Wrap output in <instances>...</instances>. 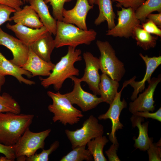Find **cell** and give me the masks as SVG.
<instances>
[{
  "label": "cell",
  "instance_id": "obj_1",
  "mask_svg": "<svg viewBox=\"0 0 161 161\" xmlns=\"http://www.w3.org/2000/svg\"><path fill=\"white\" fill-rule=\"evenodd\" d=\"M81 53L80 49L68 46L66 54L55 65L49 76L41 79L42 86L47 88L52 85L55 90L58 91L66 79L72 76H78L79 70L75 67L74 64L82 60Z\"/></svg>",
  "mask_w": 161,
  "mask_h": 161
},
{
  "label": "cell",
  "instance_id": "obj_2",
  "mask_svg": "<svg viewBox=\"0 0 161 161\" xmlns=\"http://www.w3.org/2000/svg\"><path fill=\"white\" fill-rule=\"evenodd\" d=\"M34 115L7 112L0 113V143L13 146L32 123Z\"/></svg>",
  "mask_w": 161,
  "mask_h": 161
},
{
  "label": "cell",
  "instance_id": "obj_3",
  "mask_svg": "<svg viewBox=\"0 0 161 161\" xmlns=\"http://www.w3.org/2000/svg\"><path fill=\"white\" fill-rule=\"evenodd\" d=\"M97 35L94 29L84 30L74 24L57 21V30L54 39L55 48L64 46L74 48L84 44L89 45L94 41Z\"/></svg>",
  "mask_w": 161,
  "mask_h": 161
},
{
  "label": "cell",
  "instance_id": "obj_4",
  "mask_svg": "<svg viewBox=\"0 0 161 161\" xmlns=\"http://www.w3.org/2000/svg\"><path fill=\"white\" fill-rule=\"evenodd\" d=\"M47 94L53 101L52 103L49 105L48 109L53 114L54 122L59 121L65 126L68 124L73 125L78 123L83 117L81 111L72 106L65 94L51 91H48Z\"/></svg>",
  "mask_w": 161,
  "mask_h": 161
},
{
  "label": "cell",
  "instance_id": "obj_5",
  "mask_svg": "<svg viewBox=\"0 0 161 161\" xmlns=\"http://www.w3.org/2000/svg\"><path fill=\"white\" fill-rule=\"evenodd\" d=\"M96 44L100 53V69L102 73L119 82L125 73L124 64L116 56L115 50L109 42L97 40Z\"/></svg>",
  "mask_w": 161,
  "mask_h": 161
},
{
  "label": "cell",
  "instance_id": "obj_6",
  "mask_svg": "<svg viewBox=\"0 0 161 161\" xmlns=\"http://www.w3.org/2000/svg\"><path fill=\"white\" fill-rule=\"evenodd\" d=\"M51 131L50 129L38 132L31 131L27 128L16 143L13 145L16 158L24 156L28 157L40 149H43L44 141Z\"/></svg>",
  "mask_w": 161,
  "mask_h": 161
},
{
  "label": "cell",
  "instance_id": "obj_7",
  "mask_svg": "<svg viewBox=\"0 0 161 161\" xmlns=\"http://www.w3.org/2000/svg\"><path fill=\"white\" fill-rule=\"evenodd\" d=\"M65 132L73 149L78 146H86L91 140L103 135L104 128L98 123V119L91 115L84 122L81 128L74 131L66 129Z\"/></svg>",
  "mask_w": 161,
  "mask_h": 161
},
{
  "label": "cell",
  "instance_id": "obj_8",
  "mask_svg": "<svg viewBox=\"0 0 161 161\" xmlns=\"http://www.w3.org/2000/svg\"><path fill=\"white\" fill-rule=\"evenodd\" d=\"M117 11L118 22L113 28L108 30L106 35L114 37L126 38L132 36L134 28L140 24V21L136 17L135 10L131 7H120Z\"/></svg>",
  "mask_w": 161,
  "mask_h": 161
},
{
  "label": "cell",
  "instance_id": "obj_9",
  "mask_svg": "<svg viewBox=\"0 0 161 161\" xmlns=\"http://www.w3.org/2000/svg\"><path fill=\"white\" fill-rule=\"evenodd\" d=\"M132 79L125 81L120 91L117 92L114 100L110 104L109 107L104 114L100 115L98 118L100 120L110 119L112 123V130L109 135V139L112 143H118L116 137V132L119 129H122L123 126L120 122V116L122 110L127 107V103L123 98L121 100V94L124 87L129 84Z\"/></svg>",
  "mask_w": 161,
  "mask_h": 161
},
{
  "label": "cell",
  "instance_id": "obj_10",
  "mask_svg": "<svg viewBox=\"0 0 161 161\" xmlns=\"http://www.w3.org/2000/svg\"><path fill=\"white\" fill-rule=\"evenodd\" d=\"M70 78L74 82L73 89L71 92L65 94L72 105L76 104L83 111L86 112L103 102L100 97L85 91L81 86L79 78L73 76Z\"/></svg>",
  "mask_w": 161,
  "mask_h": 161
},
{
  "label": "cell",
  "instance_id": "obj_11",
  "mask_svg": "<svg viewBox=\"0 0 161 161\" xmlns=\"http://www.w3.org/2000/svg\"><path fill=\"white\" fill-rule=\"evenodd\" d=\"M0 45L4 46L11 52L13 58L10 60L12 62L20 66L27 61L30 47L5 32L0 27Z\"/></svg>",
  "mask_w": 161,
  "mask_h": 161
},
{
  "label": "cell",
  "instance_id": "obj_12",
  "mask_svg": "<svg viewBox=\"0 0 161 161\" xmlns=\"http://www.w3.org/2000/svg\"><path fill=\"white\" fill-rule=\"evenodd\" d=\"M161 80V74L157 77H154L148 83V87L144 92L139 94L133 102L129 103V109L133 114L137 112H153L155 109V101L153 97L154 91Z\"/></svg>",
  "mask_w": 161,
  "mask_h": 161
},
{
  "label": "cell",
  "instance_id": "obj_13",
  "mask_svg": "<svg viewBox=\"0 0 161 161\" xmlns=\"http://www.w3.org/2000/svg\"><path fill=\"white\" fill-rule=\"evenodd\" d=\"M83 55L85 63V68L84 75L81 78H79V80L81 82H85L94 94L100 95L99 85L100 77L99 73V58L94 56L89 52L83 53Z\"/></svg>",
  "mask_w": 161,
  "mask_h": 161
},
{
  "label": "cell",
  "instance_id": "obj_14",
  "mask_svg": "<svg viewBox=\"0 0 161 161\" xmlns=\"http://www.w3.org/2000/svg\"><path fill=\"white\" fill-rule=\"evenodd\" d=\"M94 5H90L88 0H77L73 8L62 11V21L75 25L83 30H88L86 24V18L89 11L93 9Z\"/></svg>",
  "mask_w": 161,
  "mask_h": 161
},
{
  "label": "cell",
  "instance_id": "obj_15",
  "mask_svg": "<svg viewBox=\"0 0 161 161\" xmlns=\"http://www.w3.org/2000/svg\"><path fill=\"white\" fill-rule=\"evenodd\" d=\"M139 55L145 62L146 66V72L143 79L140 81H136V76H134L129 84L134 89V90L131 97L132 101L137 97L139 92H141L145 88V82L148 83L151 79V77L155 70L161 64V56L149 57L147 55H144L141 53Z\"/></svg>",
  "mask_w": 161,
  "mask_h": 161
},
{
  "label": "cell",
  "instance_id": "obj_16",
  "mask_svg": "<svg viewBox=\"0 0 161 161\" xmlns=\"http://www.w3.org/2000/svg\"><path fill=\"white\" fill-rule=\"evenodd\" d=\"M55 64L43 60L32 50L30 47L27 59L26 62L20 66L30 72L32 77L36 76H48L53 69Z\"/></svg>",
  "mask_w": 161,
  "mask_h": 161
},
{
  "label": "cell",
  "instance_id": "obj_17",
  "mask_svg": "<svg viewBox=\"0 0 161 161\" xmlns=\"http://www.w3.org/2000/svg\"><path fill=\"white\" fill-rule=\"evenodd\" d=\"M6 27L13 31L18 39L29 47L48 31L44 26L40 28L33 29L20 24L7 23Z\"/></svg>",
  "mask_w": 161,
  "mask_h": 161
},
{
  "label": "cell",
  "instance_id": "obj_18",
  "mask_svg": "<svg viewBox=\"0 0 161 161\" xmlns=\"http://www.w3.org/2000/svg\"><path fill=\"white\" fill-rule=\"evenodd\" d=\"M0 74L4 76L8 75L12 76L21 83H23L29 85L35 83L34 81L26 79L23 76L24 75L29 78L32 77V74L30 72L7 59L0 51Z\"/></svg>",
  "mask_w": 161,
  "mask_h": 161
},
{
  "label": "cell",
  "instance_id": "obj_19",
  "mask_svg": "<svg viewBox=\"0 0 161 161\" xmlns=\"http://www.w3.org/2000/svg\"><path fill=\"white\" fill-rule=\"evenodd\" d=\"M11 21L32 28L38 29L44 26L38 14L30 5H26L23 8L16 10Z\"/></svg>",
  "mask_w": 161,
  "mask_h": 161
},
{
  "label": "cell",
  "instance_id": "obj_20",
  "mask_svg": "<svg viewBox=\"0 0 161 161\" xmlns=\"http://www.w3.org/2000/svg\"><path fill=\"white\" fill-rule=\"evenodd\" d=\"M130 119L133 127H137L139 130L138 137L134 139V147L140 151H147L153 142V138L149 137L148 134V121L142 124L141 123L144 121V118L134 114H133Z\"/></svg>",
  "mask_w": 161,
  "mask_h": 161
},
{
  "label": "cell",
  "instance_id": "obj_21",
  "mask_svg": "<svg viewBox=\"0 0 161 161\" xmlns=\"http://www.w3.org/2000/svg\"><path fill=\"white\" fill-rule=\"evenodd\" d=\"M52 35L49 31L47 32L30 46L36 55L48 62H51V55L55 48Z\"/></svg>",
  "mask_w": 161,
  "mask_h": 161
},
{
  "label": "cell",
  "instance_id": "obj_22",
  "mask_svg": "<svg viewBox=\"0 0 161 161\" xmlns=\"http://www.w3.org/2000/svg\"><path fill=\"white\" fill-rule=\"evenodd\" d=\"M28 2L38 14L44 26L48 31L55 35L57 21L50 14L44 0H29Z\"/></svg>",
  "mask_w": 161,
  "mask_h": 161
},
{
  "label": "cell",
  "instance_id": "obj_23",
  "mask_svg": "<svg viewBox=\"0 0 161 161\" xmlns=\"http://www.w3.org/2000/svg\"><path fill=\"white\" fill-rule=\"evenodd\" d=\"M94 4L98 5L99 9V14L94 21L95 24L98 26L106 21L109 30L114 28L115 25L116 15L112 0H95Z\"/></svg>",
  "mask_w": 161,
  "mask_h": 161
},
{
  "label": "cell",
  "instance_id": "obj_24",
  "mask_svg": "<svg viewBox=\"0 0 161 161\" xmlns=\"http://www.w3.org/2000/svg\"><path fill=\"white\" fill-rule=\"evenodd\" d=\"M99 88L100 97L103 102L111 104L118 92L119 82L110 78L107 75L102 73L100 76Z\"/></svg>",
  "mask_w": 161,
  "mask_h": 161
},
{
  "label": "cell",
  "instance_id": "obj_25",
  "mask_svg": "<svg viewBox=\"0 0 161 161\" xmlns=\"http://www.w3.org/2000/svg\"><path fill=\"white\" fill-rule=\"evenodd\" d=\"M132 37L136 41L137 45L147 50L155 47L158 39V36H154L143 30L141 25L134 29Z\"/></svg>",
  "mask_w": 161,
  "mask_h": 161
},
{
  "label": "cell",
  "instance_id": "obj_26",
  "mask_svg": "<svg viewBox=\"0 0 161 161\" xmlns=\"http://www.w3.org/2000/svg\"><path fill=\"white\" fill-rule=\"evenodd\" d=\"M109 141L106 136L101 135L91 140L87 143V149L92 155L95 161L107 160L104 156L103 150Z\"/></svg>",
  "mask_w": 161,
  "mask_h": 161
},
{
  "label": "cell",
  "instance_id": "obj_27",
  "mask_svg": "<svg viewBox=\"0 0 161 161\" xmlns=\"http://www.w3.org/2000/svg\"><path fill=\"white\" fill-rule=\"evenodd\" d=\"M154 11L161 13V0H145L135 10V14L137 18L143 22L149 14Z\"/></svg>",
  "mask_w": 161,
  "mask_h": 161
},
{
  "label": "cell",
  "instance_id": "obj_28",
  "mask_svg": "<svg viewBox=\"0 0 161 161\" xmlns=\"http://www.w3.org/2000/svg\"><path fill=\"white\" fill-rule=\"evenodd\" d=\"M93 156L89 151L86 149V146H78L64 156L60 161H92Z\"/></svg>",
  "mask_w": 161,
  "mask_h": 161
},
{
  "label": "cell",
  "instance_id": "obj_29",
  "mask_svg": "<svg viewBox=\"0 0 161 161\" xmlns=\"http://www.w3.org/2000/svg\"><path fill=\"white\" fill-rule=\"evenodd\" d=\"M10 112L20 113L21 108L18 103L9 94H0V113Z\"/></svg>",
  "mask_w": 161,
  "mask_h": 161
},
{
  "label": "cell",
  "instance_id": "obj_30",
  "mask_svg": "<svg viewBox=\"0 0 161 161\" xmlns=\"http://www.w3.org/2000/svg\"><path fill=\"white\" fill-rule=\"evenodd\" d=\"M59 146L58 141H55L51 145L49 148L47 150L43 149L42 152L39 154H35L28 157H26V161H48L49 156L53 152L56 150Z\"/></svg>",
  "mask_w": 161,
  "mask_h": 161
},
{
  "label": "cell",
  "instance_id": "obj_31",
  "mask_svg": "<svg viewBox=\"0 0 161 161\" xmlns=\"http://www.w3.org/2000/svg\"><path fill=\"white\" fill-rule=\"evenodd\" d=\"M72 0H44L46 4L49 3L52 10L53 17L56 21H62V11L66 2Z\"/></svg>",
  "mask_w": 161,
  "mask_h": 161
},
{
  "label": "cell",
  "instance_id": "obj_32",
  "mask_svg": "<svg viewBox=\"0 0 161 161\" xmlns=\"http://www.w3.org/2000/svg\"><path fill=\"white\" fill-rule=\"evenodd\" d=\"M161 140L157 143H152L147 150L149 161H160L161 160Z\"/></svg>",
  "mask_w": 161,
  "mask_h": 161
},
{
  "label": "cell",
  "instance_id": "obj_33",
  "mask_svg": "<svg viewBox=\"0 0 161 161\" xmlns=\"http://www.w3.org/2000/svg\"><path fill=\"white\" fill-rule=\"evenodd\" d=\"M16 10L8 6L0 4V27L7 21H11L10 15Z\"/></svg>",
  "mask_w": 161,
  "mask_h": 161
},
{
  "label": "cell",
  "instance_id": "obj_34",
  "mask_svg": "<svg viewBox=\"0 0 161 161\" xmlns=\"http://www.w3.org/2000/svg\"><path fill=\"white\" fill-rule=\"evenodd\" d=\"M117 2V6L124 8L131 7L135 10L145 0H112Z\"/></svg>",
  "mask_w": 161,
  "mask_h": 161
},
{
  "label": "cell",
  "instance_id": "obj_35",
  "mask_svg": "<svg viewBox=\"0 0 161 161\" xmlns=\"http://www.w3.org/2000/svg\"><path fill=\"white\" fill-rule=\"evenodd\" d=\"M141 26L143 30L150 34L161 36V29L152 21L148 20L146 22L142 23Z\"/></svg>",
  "mask_w": 161,
  "mask_h": 161
},
{
  "label": "cell",
  "instance_id": "obj_36",
  "mask_svg": "<svg viewBox=\"0 0 161 161\" xmlns=\"http://www.w3.org/2000/svg\"><path fill=\"white\" fill-rule=\"evenodd\" d=\"M0 153L4 155L9 161H14L16 159L13 145L7 146L0 143Z\"/></svg>",
  "mask_w": 161,
  "mask_h": 161
},
{
  "label": "cell",
  "instance_id": "obj_37",
  "mask_svg": "<svg viewBox=\"0 0 161 161\" xmlns=\"http://www.w3.org/2000/svg\"><path fill=\"white\" fill-rule=\"evenodd\" d=\"M119 146L118 143H112L109 148L105 151L109 161H120L117 154V151Z\"/></svg>",
  "mask_w": 161,
  "mask_h": 161
},
{
  "label": "cell",
  "instance_id": "obj_38",
  "mask_svg": "<svg viewBox=\"0 0 161 161\" xmlns=\"http://www.w3.org/2000/svg\"><path fill=\"white\" fill-rule=\"evenodd\" d=\"M133 114L146 118H151L161 121V108L154 113H150L149 112H137Z\"/></svg>",
  "mask_w": 161,
  "mask_h": 161
},
{
  "label": "cell",
  "instance_id": "obj_39",
  "mask_svg": "<svg viewBox=\"0 0 161 161\" xmlns=\"http://www.w3.org/2000/svg\"><path fill=\"white\" fill-rule=\"evenodd\" d=\"M23 3L22 0H0V4L11 7L16 11L21 8Z\"/></svg>",
  "mask_w": 161,
  "mask_h": 161
},
{
  "label": "cell",
  "instance_id": "obj_40",
  "mask_svg": "<svg viewBox=\"0 0 161 161\" xmlns=\"http://www.w3.org/2000/svg\"><path fill=\"white\" fill-rule=\"evenodd\" d=\"M148 20L154 23L159 27H161V13L157 14L150 13L147 17Z\"/></svg>",
  "mask_w": 161,
  "mask_h": 161
},
{
  "label": "cell",
  "instance_id": "obj_41",
  "mask_svg": "<svg viewBox=\"0 0 161 161\" xmlns=\"http://www.w3.org/2000/svg\"><path fill=\"white\" fill-rule=\"evenodd\" d=\"M5 82V78L4 76L0 74V92H1L2 86Z\"/></svg>",
  "mask_w": 161,
  "mask_h": 161
},
{
  "label": "cell",
  "instance_id": "obj_42",
  "mask_svg": "<svg viewBox=\"0 0 161 161\" xmlns=\"http://www.w3.org/2000/svg\"><path fill=\"white\" fill-rule=\"evenodd\" d=\"M89 4L91 5H94L95 0H88Z\"/></svg>",
  "mask_w": 161,
  "mask_h": 161
},
{
  "label": "cell",
  "instance_id": "obj_43",
  "mask_svg": "<svg viewBox=\"0 0 161 161\" xmlns=\"http://www.w3.org/2000/svg\"><path fill=\"white\" fill-rule=\"evenodd\" d=\"M24 3L28 2L29 0H22Z\"/></svg>",
  "mask_w": 161,
  "mask_h": 161
}]
</instances>
